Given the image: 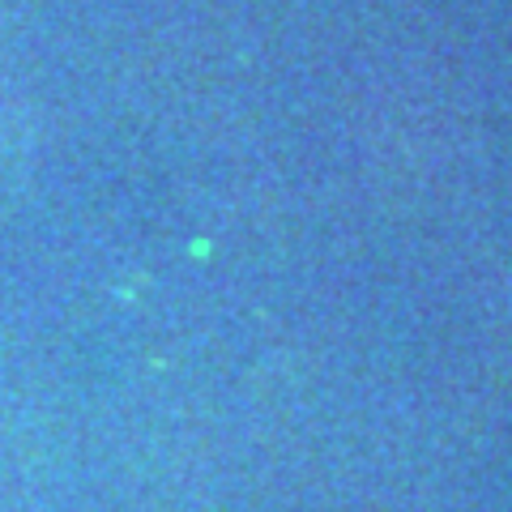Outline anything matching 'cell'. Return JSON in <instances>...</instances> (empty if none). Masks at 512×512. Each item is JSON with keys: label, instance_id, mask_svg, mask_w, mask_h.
Segmentation results:
<instances>
[{"label": "cell", "instance_id": "6da1fadb", "mask_svg": "<svg viewBox=\"0 0 512 512\" xmlns=\"http://www.w3.org/2000/svg\"><path fill=\"white\" fill-rule=\"evenodd\" d=\"M188 256H192V261H210V256H214V244H210V239H205V235L188 239Z\"/></svg>", "mask_w": 512, "mask_h": 512}]
</instances>
